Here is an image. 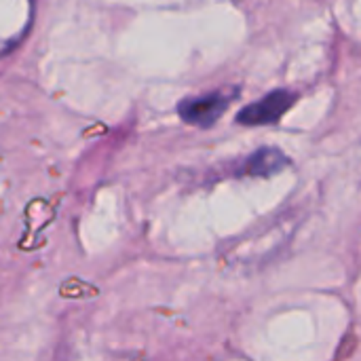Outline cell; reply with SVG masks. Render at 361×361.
<instances>
[{"instance_id":"cell-2","label":"cell","mask_w":361,"mask_h":361,"mask_svg":"<svg viewBox=\"0 0 361 361\" xmlns=\"http://www.w3.org/2000/svg\"><path fill=\"white\" fill-rule=\"evenodd\" d=\"M294 104V95L290 91H273L269 93L267 97H262L260 102L252 104V106H245L239 114H237V121L241 125H271V123H277L283 112Z\"/></svg>"},{"instance_id":"cell-1","label":"cell","mask_w":361,"mask_h":361,"mask_svg":"<svg viewBox=\"0 0 361 361\" xmlns=\"http://www.w3.org/2000/svg\"><path fill=\"white\" fill-rule=\"evenodd\" d=\"M235 91H214L201 97H188L182 99L178 106V112L184 123L195 125V127H212L228 108Z\"/></svg>"},{"instance_id":"cell-3","label":"cell","mask_w":361,"mask_h":361,"mask_svg":"<svg viewBox=\"0 0 361 361\" xmlns=\"http://www.w3.org/2000/svg\"><path fill=\"white\" fill-rule=\"evenodd\" d=\"M32 17L30 0H0V32L2 49L6 51L13 42L21 38Z\"/></svg>"},{"instance_id":"cell-4","label":"cell","mask_w":361,"mask_h":361,"mask_svg":"<svg viewBox=\"0 0 361 361\" xmlns=\"http://www.w3.org/2000/svg\"><path fill=\"white\" fill-rule=\"evenodd\" d=\"M288 163L290 161L286 154H281V150L260 148L243 161L239 173L241 176H254V178H267V176L279 173L283 167H288Z\"/></svg>"}]
</instances>
